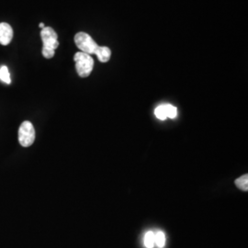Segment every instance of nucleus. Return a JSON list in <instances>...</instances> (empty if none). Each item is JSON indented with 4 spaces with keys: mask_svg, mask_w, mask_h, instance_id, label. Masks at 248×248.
<instances>
[{
    "mask_svg": "<svg viewBox=\"0 0 248 248\" xmlns=\"http://www.w3.org/2000/svg\"><path fill=\"white\" fill-rule=\"evenodd\" d=\"M41 38L43 41L42 53L46 59H51L54 56L55 50L59 46L58 36L51 27H45L41 31Z\"/></svg>",
    "mask_w": 248,
    "mask_h": 248,
    "instance_id": "nucleus-1",
    "label": "nucleus"
},
{
    "mask_svg": "<svg viewBox=\"0 0 248 248\" xmlns=\"http://www.w3.org/2000/svg\"><path fill=\"white\" fill-rule=\"evenodd\" d=\"M76 69L81 78H88L94 67V60L90 54L78 52L74 56Z\"/></svg>",
    "mask_w": 248,
    "mask_h": 248,
    "instance_id": "nucleus-2",
    "label": "nucleus"
},
{
    "mask_svg": "<svg viewBox=\"0 0 248 248\" xmlns=\"http://www.w3.org/2000/svg\"><path fill=\"white\" fill-rule=\"evenodd\" d=\"M35 141V130L32 124L29 121L23 122L18 129V142L23 147L32 145Z\"/></svg>",
    "mask_w": 248,
    "mask_h": 248,
    "instance_id": "nucleus-3",
    "label": "nucleus"
},
{
    "mask_svg": "<svg viewBox=\"0 0 248 248\" xmlns=\"http://www.w3.org/2000/svg\"><path fill=\"white\" fill-rule=\"evenodd\" d=\"M75 43L82 53L93 54L98 47L92 37L86 32H78L75 36Z\"/></svg>",
    "mask_w": 248,
    "mask_h": 248,
    "instance_id": "nucleus-4",
    "label": "nucleus"
},
{
    "mask_svg": "<svg viewBox=\"0 0 248 248\" xmlns=\"http://www.w3.org/2000/svg\"><path fill=\"white\" fill-rule=\"evenodd\" d=\"M13 39V30L9 23H0V45H9Z\"/></svg>",
    "mask_w": 248,
    "mask_h": 248,
    "instance_id": "nucleus-5",
    "label": "nucleus"
},
{
    "mask_svg": "<svg viewBox=\"0 0 248 248\" xmlns=\"http://www.w3.org/2000/svg\"><path fill=\"white\" fill-rule=\"evenodd\" d=\"M94 54L98 56V59L101 62H107L111 56V51L107 46H98Z\"/></svg>",
    "mask_w": 248,
    "mask_h": 248,
    "instance_id": "nucleus-6",
    "label": "nucleus"
},
{
    "mask_svg": "<svg viewBox=\"0 0 248 248\" xmlns=\"http://www.w3.org/2000/svg\"><path fill=\"white\" fill-rule=\"evenodd\" d=\"M235 186L240 188L243 191H248V175L246 174L239 178H237L235 181Z\"/></svg>",
    "mask_w": 248,
    "mask_h": 248,
    "instance_id": "nucleus-7",
    "label": "nucleus"
},
{
    "mask_svg": "<svg viewBox=\"0 0 248 248\" xmlns=\"http://www.w3.org/2000/svg\"><path fill=\"white\" fill-rule=\"evenodd\" d=\"M0 80L2 82H4L5 84H8V85L11 83L9 68L6 65H3V66L0 67Z\"/></svg>",
    "mask_w": 248,
    "mask_h": 248,
    "instance_id": "nucleus-8",
    "label": "nucleus"
},
{
    "mask_svg": "<svg viewBox=\"0 0 248 248\" xmlns=\"http://www.w3.org/2000/svg\"><path fill=\"white\" fill-rule=\"evenodd\" d=\"M166 244V236L165 233L161 231H158L155 233V245H156L159 248H163Z\"/></svg>",
    "mask_w": 248,
    "mask_h": 248,
    "instance_id": "nucleus-9",
    "label": "nucleus"
},
{
    "mask_svg": "<svg viewBox=\"0 0 248 248\" xmlns=\"http://www.w3.org/2000/svg\"><path fill=\"white\" fill-rule=\"evenodd\" d=\"M164 105V108H165V112H166V116L167 118H170V119H175L177 115V109L176 107L170 104H163Z\"/></svg>",
    "mask_w": 248,
    "mask_h": 248,
    "instance_id": "nucleus-10",
    "label": "nucleus"
},
{
    "mask_svg": "<svg viewBox=\"0 0 248 248\" xmlns=\"http://www.w3.org/2000/svg\"><path fill=\"white\" fill-rule=\"evenodd\" d=\"M144 246L147 248H153L155 247V232H147L144 236Z\"/></svg>",
    "mask_w": 248,
    "mask_h": 248,
    "instance_id": "nucleus-11",
    "label": "nucleus"
},
{
    "mask_svg": "<svg viewBox=\"0 0 248 248\" xmlns=\"http://www.w3.org/2000/svg\"><path fill=\"white\" fill-rule=\"evenodd\" d=\"M155 115L156 116L157 119H159L161 121H165L167 119L166 116V112H165V108H164V105H160L157 107L155 110Z\"/></svg>",
    "mask_w": 248,
    "mask_h": 248,
    "instance_id": "nucleus-12",
    "label": "nucleus"
},
{
    "mask_svg": "<svg viewBox=\"0 0 248 248\" xmlns=\"http://www.w3.org/2000/svg\"><path fill=\"white\" fill-rule=\"evenodd\" d=\"M39 26H40V28L44 29V28L45 27V23H43V22H42V23H40V25H39Z\"/></svg>",
    "mask_w": 248,
    "mask_h": 248,
    "instance_id": "nucleus-13",
    "label": "nucleus"
}]
</instances>
